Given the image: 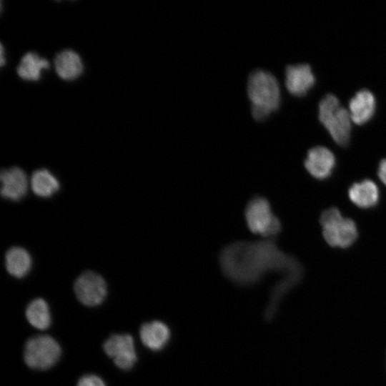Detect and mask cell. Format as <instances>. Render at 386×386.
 <instances>
[{"instance_id": "30bf717a", "label": "cell", "mask_w": 386, "mask_h": 386, "mask_svg": "<svg viewBox=\"0 0 386 386\" xmlns=\"http://www.w3.org/2000/svg\"><path fill=\"white\" fill-rule=\"evenodd\" d=\"M335 165L332 152L325 147H315L309 150L305 167L315 178L324 179L330 176Z\"/></svg>"}, {"instance_id": "9a60e30c", "label": "cell", "mask_w": 386, "mask_h": 386, "mask_svg": "<svg viewBox=\"0 0 386 386\" xmlns=\"http://www.w3.org/2000/svg\"><path fill=\"white\" fill-rule=\"evenodd\" d=\"M350 200L357 207L369 208L375 206L379 199V190L376 184L365 179L353 184L349 189Z\"/></svg>"}, {"instance_id": "ac0fdd59", "label": "cell", "mask_w": 386, "mask_h": 386, "mask_svg": "<svg viewBox=\"0 0 386 386\" xmlns=\"http://www.w3.org/2000/svg\"><path fill=\"white\" fill-rule=\"evenodd\" d=\"M31 187L37 196L49 197L59 190V182L49 170L40 169L33 172Z\"/></svg>"}, {"instance_id": "7c38bea8", "label": "cell", "mask_w": 386, "mask_h": 386, "mask_svg": "<svg viewBox=\"0 0 386 386\" xmlns=\"http://www.w3.org/2000/svg\"><path fill=\"white\" fill-rule=\"evenodd\" d=\"M142 342L152 351L163 349L170 338V330L162 322L154 320L144 323L139 330Z\"/></svg>"}, {"instance_id": "277c9868", "label": "cell", "mask_w": 386, "mask_h": 386, "mask_svg": "<svg viewBox=\"0 0 386 386\" xmlns=\"http://www.w3.org/2000/svg\"><path fill=\"white\" fill-rule=\"evenodd\" d=\"M244 214L248 229L254 234L264 239H274L281 231V222L264 197L254 196L247 202Z\"/></svg>"}, {"instance_id": "44dd1931", "label": "cell", "mask_w": 386, "mask_h": 386, "mask_svg": "<svg viewBox=\"0 0 386 386\" xmlns=\"http://www.w3.org/2000/svg\"><path fill=\"white\" fill-rule=\"evenodd\" d=\"M377 174L380 180L386 185V159H384L380 162Z\"/></svg>"}, {"instance_id": "4fadbf2b", "label": "cell", "mask_w": 386, "mask_h": 386, "mask_svg": "<svg viewBox=\"0 0 386 386\" xmlns=\"http://www.w3.org/2000/svg\"><path fill=\"white\" fill-rule=\"evenodd\" d=\"M375 110V96L367 89L357 92L349 104V112L352 122L357 124H363L368 122L372 118Z\"/></svg>"}, {"instance_id": "3957f363", "label": "cell", "mask_w": 386, "mask_h": 386, "mask_svg": "<svg viewBox=\"0 0 386 386\" xmlns=\"http://www.w3.org/2000/svg\"><path fill=\"white\" fill-rule=\"evenodd\" d=\"M319 119L334 141L341 146L347 144L351 132V117L333 94L326 95L319 104Z\"/></svg>"}, {"instance_id": "2e32d148", "label": "cell", "mask_w": 386, "mask_h": 386, "mask_svg": "<svg viewBox=\"0 0 386 386\" xmlns=\"http://www.w3.org/2000/svg\"><path fill=\"white\" fill-rule=\"evenodd\" d=\"M5 260L8 272L16 278L26 276L32 263L29 253L20 247H11L6 253Z\"/></svg>"}, {"instance_id": "52a82bcc", "label": "cell", "mask_w": 386, "mask_h": 386, "mask_svg": "<svg viewBox=\"0 0 386 386\" xmlns=\"http://www.w3.org/2000/svg\"><path fill=\"white\" fill-rule=\"evenodd\" d=\"M74 288L77 299L89 307L100 305L107 292L104 278L91 271L82 273L75 281Z\"/></svg>"}, {"instance_id": "7a4b0ae2", "label": "cell", "mask_w": 386, "mask_h": 386, "mask_svg": "<svg viewBox=\"0 0 386 386\" xmlns=\"http://www.w3.org/2000/svg\"><path fill=\"white\" fill-rule=\"evenodd\" d=\"M247 94L252 114L257 120L265 119L280 103V89L275 76L269 71L257 69L247 81Z\"/></svg>"}, {"instance_id": "ffe728a7", "label": "cell", "mask_w": 386, "mask_h": 386, "mask_svg": "<svg viewBox=\"0 0 386 386\" xmlns=\"http://www.w3.org/2000/svg\"><path fill=\"white\" fill-rule=\"evenodd\" d=\"M77 386H106V385L99 376L93 374H86L79 379Z\"/></svg>"}, {"instance_id": "5bb4252c", "label": "cell", "mask_w": 386, "mask_h": 386, "mask_svg": "<svg viewBox=\"0 0 386 386\" xmlns=\"http://www.w3.org/2000/svg\"><path fill=\"white\" fill-rule=\"evenodd\" d=\"M54 68L58 76L64 80L76 79L84 69L80 56L71 49H65L57 54Z\"/></svg>"}, {"instance_id": "9c48e42d", "label": "cell", "mask_w": 386, "mask_h": 386, "mask_svg": "<svg viewBox=\"0 0 386 386\" xmlns=\"http://www.w3.org/2000/svg\"><path fill=\"white\" fill-rule=\"evenodd\" d=\"M1 194L7 199L21 200L27 193L29 181L26 173L19 167L3 169L0 174Z\"/></svg>"}, {"instance_id": "e0dca14e", "label": "cell", "mask_w": 386, "mask_h": 386, "mask_svg": "<svg viewBox=\"0 0 386 386\" xmlns=\"http://www.w3.org/2000/svg\"><path fill=\"white\" fill-rule=\"evenodd\" d=\"M49 67L47 59L35 52L29 51L21 57L16 71L18 75L24 80L37 81L41 78L42 71Z\"/></svg>"}, {"instance_id": "8fae6325", "label": "cell", "mask_w": 386, "mask_h": 386, "mask_svg": "<svg viewBox=\"0 0 386 386\" xmlns=\"http://www.w3.org/2000/svg\"><path fill=\"white\" fill-rule=\"evenodd\" d=\"M315 81V76L308 64L290 65L286 68L285 85L289 92L295 96L305 95Z\"/></svg>"}, {"instance_id": "ba28073f", "label": "cell", "mask_w": 386, "mask_h": 386, "mask_svg": "<svg viewBox=\"0 0 386 386\" xmlns=\"http://www.w3.org/2000/svg\"><path fill=\"white\" fill-rule=\"evenodd\" d=\"M106 354L119 368L131 369L137 360L133 337L127 334L113 335L103 345Z\"/></svg>"}, {"instance_id": "7402d4cb", "label": "cell", "mask_w": 386, "mask_h": 386, "mask_svg": "<svg viewBox=\"0 0 386 386\" xmlns=\"http://www.w3.org/2000/svg\"><path fill=\"white\" fill-rule=\"evenodd\" d=\"M1 66H3L5 63L4 56V47L3 45H1Z\"/></svg>"}, {"instance_id": "d6986e66", "label": "cell", "mask_w": 386, "mask_h": 386, "mask_svg": "<svg viewBox=\"0 0 386 386\" xmlns=\"http://www.w3.org/2000/svg\"><path fill=\"white\" fill-rule=\"evenodd\" d=\"M25 315L30 325L36 329L44 330L51 325V317L49 305L41 298L32 300L28 305Z\"/></svg>"}, {"instance_id": "8992f818", "label": "cell", "mask_w": 386, "mask_h": 386, "mask_svg": "<svg viewBox=\"0 0 386 386\" xmlns=\"http://www.w3.org/2000/svg\"><path fill=\"white\" fill-rule=\"evenodd\" d=\"M61 354V347L52 337L39 335L26 341L24 350V360L30 368L45 370L58 362Z\"/></svg>"}, {"instance_id": "5b68a950", "label": "cell", "mask_w": 386, "mask_h": 386, "mask_svg": "<svg viewBox=\"0 0 386 386\" xmlns=\"http://www.w3.org/2000/svg\"><path fill=\"white\" fill-rule=\"evenodd\" d=\"M320 224L323 237L332 247H348L357 239L355 223L343 217L337 208L331 207L324 211L320 216Z\"/></svg>"}, {"instance_id": "6da1fadb", "label": "cell", "mask_w": 386, "mask_h": 386, "mask_svg": "<svg viewBox=\"0 0 386 386\" xmlns=\"http://www.w3.org/2000/svg\"><path fill=\"white\" fill-rule=\"evenodd\" d=\"M223 274L239 286L258 283L267 274H302L297 260L284 253L274 239L236 241L223 247L219 255Z\"/></svg>"}]
</instances>
